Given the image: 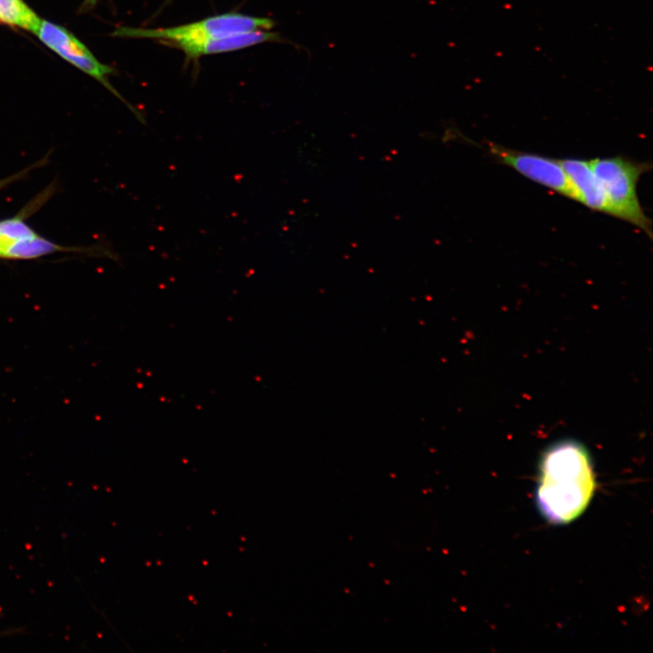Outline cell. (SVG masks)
<instances>
[{
    "label": "cell",
    "mask_w": 653,
    "mask_h": 653,
    "mask_svg": "<svg viewBox=\"0 0 653 653\" xmlns=\"http://www.w3.org/2000/svg\"><path fill=\"white\" fill-rule=\"evenodd\" d=\"M595 491V476L587 451L578 443L551 446L541 463L537 505L551 522L565 524L579 517Z\"/></svg>",
    "instance_id": "1"
},
{
    "label": "cell",
    "mask_w": 653,
    "mask_h": 653,
    "mask_svg": "<svg viewBox=\"0 0 653 653\" xmlns=\"http://www.w3.org/2000/svg\"><path fill=\"white\" fill-rule=\"evenodd\" d=\"M488 151L496 161L529 180L578 201V197L559 160L512 150L494 143L488 144Z\"/></svg>",
    "instance_id": "5"
},
{
    "label": "cell",
    "mask_w": 653,
    "mask_h": 653,
    "mask_svg": "<svg viewBox=\"0 0 653 653\" xmlns=\"http://www.w3.org/2000/svg\"><path fill=\"white\" fill-rule=\"evenodd\" d=\"M98 1L99 0H83L82 5H80V13L84 14L92 11L95 7Z\"/></svg>",
    "instance_id": "12"
},
{
    "label": "cell",
    "mask_w": 653,
    "mask_h": 653,
    "mask_svg": "<svg viewBox=\"0 0 653 653\" xmlns=\"http://www.w3.org/2000/svg\"><path fill=\"white\" fill-rule=\"evenodd\" d=\"M34 34L49 49L84 73L102 84L113 95L123 102L141 122V114L129 104L109 81L114 70L101 63L73 33L65 27L40 18Z\"/></svg>",
    "instance_id": "4"
},
{
    "label": "cell",
    "mask_w": 653,
    "mask_h": 653,
    "mask_svg": "<svg viewBox=\"0 0 653 653\" xmlns=\"http://www.w3.org/2000/svg\"><path fill=\"white\" fill-rule=\"evenodd\" d=\"M589 161L612 216L634 225L651 239V220L642 209L637 192L639 178L650 171L651 163L620 156L596 158Z\"/></svg>",
    "instance_id": "2"
},
{
    "label": "cell",
    "mask_w": 653,
    "mask_h": 653,
    "mask_svg": "<svg viewBox=\"0 0 653 653\" xmlns=\"http://www.w3.org/2000/svg\"><path fill=\"white\" fill-rule=\"evenodd\" d=\"M89 250L91 249L61 246L37 235L6 245L1 249L0 258L31 259L59 251L87 252Z\"/></svg>",
    "instance_id": "8"
},
{
    "label": "cell",
    "mask_w": 653,
    "mask_h": 653,
    "mask_svg": "<svg viewBox=\"0 0 653 653\" xmlns=\"http://www.w3.org/2000/svg\"><path fill=\"white\" fill-rule=\"evenodd\" d=\"M46 159H43L40 161L22 170L19 172H16L9 177H6L5 179L0 180V190L4 189L5 187L8 186L9 184L13 183L15 180H18L22 179L24 176L28 174L32 170H34L37 166H42L44 164Z\"/></svg>",
    "instance_id": "11"
},
{
    "label": "cell",
    "mask_w": 653,
    "mask_h": 653,
    "mask_svg": "<svg viewBox=\"0 0 653 653\" xmlns=\"http://www.w3.org/2000/svg\"><path fill=\"white\" fill-rule=\"evenodd\" d=\"M275 22L267 17L239 13H226L202 20L166 28H137L122 26L112 35L124 38H147L164 41L173 46L181 43L198 42L247 32L270 30Z\"/></svg>",
    "instance_id": "3"
},
{
    "label": "cell",
    "mask_w": 653,
    "mask_h": 653,
    "mask_svg": "<svg viewBox=\"0 0 653 653\" xmlns=\"http://www.w3.org/2000/svg\"><path fill=\"white\" fill-rule=\"evenodd\" d=\"M277 32L259 30L241 33L198 42L181 43L174 45L180 49L187 59H198L202 55L233 52L266 42H280Z\"/></svg>",
    "instance_id": "6"
},
{
    "label": "cell",
    "mask_w": 653,
    "mask_h": 653,
    "mask_svg": "<svg viewBox=\"0 0 653 653\" xmlns=\"http://www.w3.org/2000/svg\"><path fill=\"white\" fill-rule=\"evenodd\" d=\"M24 210L15 217L0 221V250L6 245L37 236L24 220Z\"/></svg>",
    "instance_id": "10"
},
{
    "label": "cell",
    "mask_w": 653,
    "mask_h": 653,
    "mask_svg": "<svg viewBox=\"0 0 653 653\" xmlns=\"http://www.w3.org/2000/svg\"><path fill=\"white\" fill-rule=\"evenodd\" d=\"M40 18L23 0H0V23L33 33Z\"/></svg>",
    "instance_id": "9"
},
{
    "label": "cell",
    "mask_w": 653,
    "mask_h": 653,
    "mask_svg": "<svg viewBox=\"0 0 653 653\" xmlns=\"http://www.w3.org/2000/svg\"><path fill=\"white\" fill-rule=\"evenodd\" d=\"M572 186L578 202L589 209L612 216L606 196L594 176L589 161L580 159L559 160Z\"/></svg>",
    "instance_id": "7"
}]
</instances>
